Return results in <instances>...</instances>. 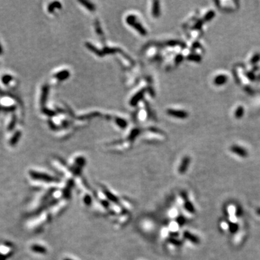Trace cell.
Segmentation results:
<instances>
[{
    "label": "cell",
    "instance_id": "cell-2",
    "mask_svg": "<svg viewBox=\"0 0 260 260\" xmlns=\"http://www.w3.org/2000/svg\"><path fill=\"white\" fill-rule=\"evenodd\" d=\"M170 113H171V114L173 115H175L177 114L176 117H181V118H184V117H186V113H184V112H181V111H170L169 112Z\"/></svg>",
    "mask_w": 260,
    "mask_h": 260
},
{
    "label": "cell",
    "instance_id": "cell-1",
    "mask_svg": "<svg viewBox=\"0 0 260 260\" xmlns=\"http://www.w3.org/2000/svg\"><path fill=\"white\" fill-rule=\"evenodd\" d=\"M231 151L236 153V155H238L241 157H246L247 156V152L246 150L243 148L238 147V146H234V147H232Z\"/></svg>",
    "mask_w": 260,
    "mask_h": 260
}]
</instances>
